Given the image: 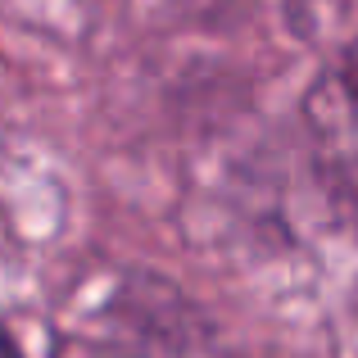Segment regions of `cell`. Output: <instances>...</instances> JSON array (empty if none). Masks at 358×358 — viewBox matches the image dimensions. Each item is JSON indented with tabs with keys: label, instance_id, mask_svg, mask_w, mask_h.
Wrapping results in <instances>:
<instances>
[{
	"label": "cell",
	"instance_id": "2",
	"mask_svg": "<svg viewBox=\"0 0 358 358\" xmlns=\"http://www.w3.org/2000/svg\"><path fill=\"white\" fill-rule=\"evenodd\" d=\"M0 358H23V350H18V341L0 327Z\"/></svg>",
	"mask_w": 358,
	"mask_h": 358
},
{
	"label": "cell",
	"instance_id": "1",
	"mask_svg": "<svg viewBox=\"0 0 358 358\" xmlns=\"http://www.w3.org/2000/svg\"><path fill=\"white\" fill-rule=\"evenodd\" d=\"M304 127L317 168L336 186L358 191V41L336 55L304 91Z\"/></svg>",
	"mask_w": 358,
	"mask_h": 358
}]
</instances>
